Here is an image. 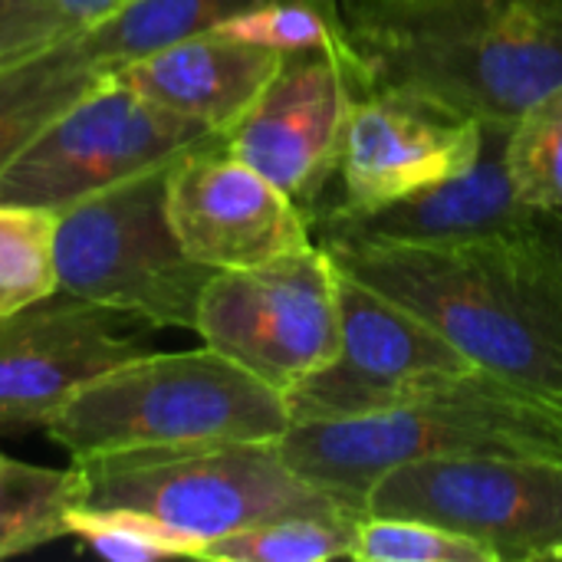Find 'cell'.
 <instances>
[{"label":"cell","mask_w":562,"mask_h":562,"mask_svg":"<svg viewBox=\"0 0 562 562\" xmlns=\"http://www.w3.org/2000/svg\"><path fill=\"white\" fill-rule=\"evenodd\" d=\"M316 244L342 273L425 319L477 369L562 408V247L550 217L530 237Z\"/></svg>","instance_id":"1"},{"label":"cell","mask_w":562,"mask_h":562,"mask_svg":"<svg viewBox=\"0 0 562 562\" xmlns=\"http://www.w3.org/2000/svg\"><path fill=\"white\" fill-rule=\"evenodd\" d=\"M165 207L184 254L207 270H244L313 240L303 207L211 135L168 165Z\"/></svg>","instance_id":"12"},{"label":"cell","mask_w":562,"mask_h":562,"mask_svg":"<svg viewBox=\"0 0 562 562\" xmlns=\"http://www.w3.org/2000/svg\"><path fill=\"white\" fill-rule=\"evenodd\" d=\"M263 0H128L99 23L79 30L82 49L105 72L145 59L171 43L214 30L221 20Z\"/></svg>","instance_id":"18"},{"label":"cell","mask_w":562,"mask_h":562,"mask_svg":"<svg viewBox=\"0 0 562 562\" xmlns=\"http://www.w3.org/2000/svg\"><path fill=\"white\" fill-rule=\"evenodd\" d=\"M362 517H283L221 537L204 547L214 562H329L352 560Z\"/></svg>","instance_id":"20"},{"label":"cell","mask_w":562,"mask_h":562,"mask_svg":"<svg viewBox=\"0 0 562 562\" xmlns=\"http://www.w3.org/2000/svg\"><path fill=\"white\" fill-rule=\"evenodd\" d=\"M125 3H128V0H59V7L69 13V20H72L79 30L99 23L102 16L115 13V10L125 7Z\"/></svg>","instance_id":"27"},{"label":"cell","mask_w":562,"mask_h":562,"mask_svg":"<svg viewBox=\"0 0 562 562\" xmlns=\"http://www.w3.org/2000/svg\"><path fill=\"white\" fill-rule=\"evenodd\" d=\"M56 211L30 204H0V316L26 310L56 283Z\"/></svg>","instance_id":"21"},{"label":"cell","mask_w":562,"mask_h":562,"mask_svg":"<svg viewBox=\"0 0 562 562\" xmlns=\"http://www.w3.org/2000/svg\"><path fill=\"white\" fill-rule=\"evenodd\" d=\"M481 119H458L392 92H362L352 102L339 171L310 231L323 217H356L422 188L461 175L481 151Z\"/></svg>","instance_id":"13"},{"label":"cell","mask_w":562,"mask_h":562,"mask_svg":"<svg viewBox=\"0 0 562 562\" xmlns=\"http://www.w3.org/2000/svg\"><path fill=\"white\" fill-rule=\"evenodd\" d=\"M362 562H497L491 550L448 527L415 517H379L359 520L356 553Z\"/></svg>","instance_id":"25"},{"label":"cell","mask_w":562,"mask_h":562,"mask_svg":"<svg viewBox=\"0 0 562 562\" xmlns=\"http://www.w3.org/2000/svg\"><path fill=\"white\" fill-rule=\"evenodd\" d=\"M283 461L359 517L369 491L392 468L458 454L562 458V408L477 369L382 415L290 425Z\"/></svg>","instance_id":"3"},{"label":"cell","mask_w":562,"mask_h":562,"mask_svg":"<svg viewBox=\"0 0 562 562\" xmlns=\"http://www.w3.org/2000/svg\"><path fill=\"white\" fill-rule=\"evenodd\" d=\"M105 76L112 72L92 63L79 33L30 59L0 66V171Z\"/></svg>","instance_id":"17"},{"label":"cell","mask_w":562,"mask_h":562,"mask_svg":"<svg viewBox=\"0 0 562 562\" xmlns=\"http://www.w3.org/2000/svg\"><path fill=\"white\" fill-rule=\"evenodd\" d=\"M481 125V151L471 168L369 214L323 217L313 224V240L451 244L474 237L540 234L550 214L524 204L507 171L510 122L484 119Z\"/></svg>","instance_id":"15"},{"label":"cell","mask_w":562,"mask_h":562,"mask_svg":"<svg viewBox=\"0 0 562 562\" xmlns=\"http://www.w3.org/2000/svg\"><path fill=\"white\" fill-rule=\"evenodd\" d=\"M69 537H79L92 553L115 562H155L191 557L198 560V543L175 533L171 527L122 507H72L66 517Z\"/></svg>","instance_id":"24"},{"label":"cell","mask_w":562,"mask_h":562,"mask_svg":"<svg viewBox=\"0 0 562 562\" xmlns=\"http://www.w3.org/2000/svg\"><path fill=\"white\" fill-rule=\"evenodd\" d=\"M290 412L277 389L217 349L142 352L69 395L43 431L72 461L122 451L280 441Z\"/></svg>","instance_id":"4"},{"label":"cell","mask_w":562,"mask_h":562,"mask_svg":"<svg viewBox=\"0 0 562 562\" xmlns=\"http://www.w3.org/2000/svg\"><path fill=\"white\" fill-rule=\"evenodd\" d=\"M0 461H3V454H0Z\"/></svg>","instance_id":"29"},{"label":"cell","mask_w":562,"mask_h":562,"mask_svg":"<svg viewBox=\"0 0 562 562\" xmlns=\"http://www.w3.org/2000/svg\"><path fill=\"white\" fill-rule=\"evenodd\" d=\"M79 33L59 0H0V66L30 59Z\"/></svg>","instance_id":"26"},{"label":"cell","mask_w":562,"mask_h":562,"mask_svg":"<svg viewBox=\"0 0 562 562\" xmlns=\"http://www.w3.org/2000/svg\"><path fill=\"white\" fill-rule=\"evenodd\" d=\"M168 165L56 211V283L142 326L194 333L201 293L217 270L194 263L171 231Z\"/></svg>","instance_id":"6"},{"label":"cell","mask_w":562,"mask_h":562,"mask_svg":"<svg viewBox=\"0 0 562 562\" xmlns=\"http://www.w3.org/2000/svg\"><path fill=\"white\" fill-rule=\"evenodd\" d=\"M415 517L471 537L497 562L562 560V458L458 454L392 468L366 517Z\"/></svg>","instance_id":"7"},{"label":"cell","mask_w":562,"mask_h":562,"mask_svg":"<svg viewBox=\"0 0 562 562\" xmlns=\"http://www.w3.org/2000/svg\"><path fill=\"white\" fill-rule=\"evenodd\" d=\"M359 92L520 119L562 86V0H339Z\"/></svg>","instance_id":"2"},{"label":"cell","mask_w":562,"mask_h":562,"mask_svg":"<svg viewBox=\"0 0 562 562\" xmlns=\"http://www.w3.org/2000/svg\"><path fill=\"white\" fill-rule=\"evenodd\" d=\"M76 507V468H36L0 461V560L30 553L69 537L66 517Z\"/></svg>","instance_id":"19"},{"label":"cell","mask_w":562,"mask_h":562,"mask_svg":"<svg viewBox=\"0 0 562 562\" xmlns=\"http://www.w3.org/2000/svg\"><path fill=\"white\" fill-rule=\"evenodd\" d=\"M214 33L267 46L277 53L296 49H339L349 53L339 0H263L214 26Z\"/></svg>","instance_id":"23"},{"label":"cell","mask_w":562,"mask_h":562,"mask_svg":"<svg viewBox=\"0 0 562 562\" xmlns=\"http://www.w3.org/2000/svg\"><path fill=\"white\" fill-rule=\"evenodd\" d=\"M359 95L352 53H283L270 82L224 132V145L290 194L310 221L336 181L349 112Z\"/></svg>","instance_id":"11"},{"label":"cell","mask_w":562,"mask_h":562,"mask_svg":"<svg viewBox=\"0 0 562 562\" xmlns=\"http://www.w3.org/2000/svg\"><path fill=\"white\" fill-rule=\"evenodd\" d=\"M339 356L296 382L283 402L293 425L405 408L477 366L438 329L336 267Z\"/></svg>","instance_id":"10"},{"label":"cell","mask_w":562,"mask_h":562,"mask_svg":"<svg viewBox=\"0 0 562 562\" xmlns=\"http://www.w3.org/2000/svg\"><path fill=\"white\" fill-rule=\"evenodd\" d=\"M194 333L286 395L339 356L336 263L310 244L257 267L217 270L201 293Z\"/></svg>","instance_id":"8"},{"label":"cell","mask_w":562,"mask_h":562,"mask_svg":"<svg viewBox=\"0 0 562 562\" xmlns=\"http://www.w3.org/2000/svg\"><path fill=\"white\" fill-rule=\"evenodd\" d=\"M283 53L221 36L214 30L171 43L112 76L142 99L227 132L280 69Z\"/></svg>","instance_id":"16"},{"label":"cell","mask_w":562,"mask_h":562,"mask_svg":"<svg viewBox=\"0 0 562 562\" xmlns=\"http://www.w3.org/2000/svg\"><path fill=\"white\" fill-rule=\"evenodd\" d=\"M550 234H553V240L562 247V217H557V214H550Z\"/></svg>","instance_id":"28"},{"label":"cell","mask_w":562,"mask_h":562,"mask_svg":"<svg viewBox=\"0 0 562 562\" xmlns=\"http://www.w3.org/2000/svg\"><path fill=\"white\" fill-rule=\"evenodd\" d=\"M76 507L145 514L198 543L283 517H359L300 477L277 441H207L72 461ZM198 553V560H201Z\"/></svg>","instance_id":"5"},{"label":"cell","mask_w":562,"mask_h":562,"mask_svg":"<svg viewBox=\"0 0 562 562\" xmlns=\"http://www.w3.org/2000/svg\"><path fill=\"white\" fill-rule=\"evenodd\" d=\"M122 313L69 296L0 316V428L40 425L95 375L148 352L135 333H122Z\"/></svg>","instance_id":"14"},{"label":"cell","mask_w":562,"mask_h":562,"mask_svg":"<svg viewBox=\"0 0 562 562\" xmlns=\"http://www.w3.org/2000/svg\"><path fill=\"white\" fill-rule=\"evenodd\" d=\"M211 135L224 132L175 115L115 76H105L0 171V204L59 211L86 194L168 165Z\"/></svg>","instance_id":"9"},{"label":"cell","mask_w":562,"mask_h":562,"mask_svg":"<svg viewBox=\"0 0 562 562\" xmlns=\"http://www.w3.org/2000/svg\"><path fill=\"white\" fill-rule=\"evenodd\" d=\"M507 171L524 204L562 217V86L510 122Z\"/></svg>","instance_id":"22"}]
</instances>
